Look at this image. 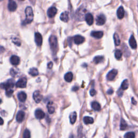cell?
Returning <instances> with one entry per match:
<instances>
[{
  "label": "cell",
  "instance_id": "obj_1",
  "mask_svg": "<svg viewBox=\"0 0 138 138\" xmlns=\"http://www.w3.org/2000/svg\"><path fill=\"white\" fill-rule=\"evenodd\" d=\"M25 13L26 15V19L24 21L23 24H28L31 23L34 19L33 10L32 8L30 7H26L25 10Z\"/></svg>",
  "mask_w": 138,
  "mask_h": 138
},
{
  "label": "cell",
  "instance_id": "obj_2",
  "mask_svg": "<svg viewBox=\"0 0 138 138\" xmlns=\"http://www.w3.org/2000/svg\"><path fill=\"white\" fill-rule=\"evenodd\" d=\"M49 43L52 52L56 54L58 49V41L56 37L54 35L50 36L49 38Z\"/></svg>",
  "mask_w": 138,
  "mask_h": 138
},
{
  "label": "cell",
  "instance_id": "obj_3",
  "mask_svg": "<svg viewBox=\"0 0 138 138\" xmlns=\"http://www.w3.org/2000/svg\"><path fill=\"white\" fill-rule=\"evenodd\" d=\"M0 86L2 89H5L6 91L9 90H12V88L14 86V82L12 79H9L7 81L5 82L0 85Z\"/></svg>",
  "mask_w": 138,
  "mask_h": 138
},
{
  "label": "cell",
  "instance_id": "obj_4",
  "mask_svg": "<svg viewBox=\"0 0 138 138\" xmlns=\"http://www.w3.org/2000/svg\"><path fill=\"white\" fill-rule=\"evenodd\" d=\"M106 17L104 15L100 14L96 17V24L98 25H102L105 23Z\"/></svg>",
  "mask_w": 138,
  "mask_h": 138
},
{
  "label": "cell",
  "instance_id": "obj_5",
  "mask_svg": "<svg viewBox=\"0 0 138 138\" xmlns=\"http://www.w3.org/2000/svg\"><path fill=\"white\" fill-rule=\"evenodd\" d=\"M118 74V71L115 69H113L111 70L109 72L107 73L106 78L108 80H113L115 78L116 76Z\"/></svg>",
  "mask_w": 138,
  "mask_h": 138
},
{
  "label": "cell",
  "instance_id": "obj_6",
  "mask_svg": "<svg viewBox=\"0 0 138 138\" xmlns=\"http://www.w3.org/2000/svg\"><path fill=\"white\" fill-rule=\"evenodd\" d=\"M26 83H27V80L26 78H21L16 83V86L19 88H25L26 86Z\"/></svg>",
  "mask_w": 138,
  "mask_h": 138
},
{
  "label": "cell",
  "instance_id": "obj_7",
  "mask_svg": "<svg viewBox=\"0 0 138 138\" xmlns=\"http://www.w3.org/2000/svg\"><path fill=\"white\" fill-rule=\"evenodd\" d=\"M33 98L36 103H39L43 99L42 94L39 91H34L33 94Z\"/></svg>",
  "mask_w": 138,
  "mask_h": 138
},
{
  "label": "cell",
  "instance_id": "obj_8",
  "mask_svg": "<svg viewBox=\"0 0 138 138\" xmlns=\"http://www.w3.org/2000/svg\"><path fill=\"white\" fill-rule=\"evenodd\" d=\"M17 8V4L14 0H9L8 8L10 12H15Z\"/></svg>",
  "mask_w": 138,
  "mask_h": 138
},
{
  "label": "cell",
  "instance_id": "obj_9",
  "mask_svg": "<svg viewBox=\"0 0 138 138\" xmlns=\"http://www.w3.org/2000/svg\"><path fill=\"white\" fill-rule=\"evenodd\" d=\"M57 12V9H56V8L54 7H50V8L47 10V15L49 17L52 18L56 15Z\"/></svg>",
  "mask_w": 138,
  "mask_h": 138
},
{
  "label": "cell",
  "instance_id": "obj_10",
  "mask_svg": "<svg viewBox=\"0 0 138 138\" xmlns=\"http://www.w3.org/2000/svg\"><path fill=\"white\" fill-rule=\"evenodd\" d=\"M34 38H35V42L38 46H41L43 43V38L41 34L39 33H36L34 34Z\"/></svg>",
  "mask_w": 138,
  "mask_h": 138
},
{
  "label": "cell",
  "instance_id": "obj_11",
  "mask_svg": "<svg viewBox=\"0 0 138 138\" xmlns=\"http://www.w3.org/2000/svg\"><path fill=\"white\" fill-rule=\"evenodd\" d=\"M85 20L89 25H91L93 23V17L91 13H87L85 16Z\"/></svg>",
  "mask_w": 138,
  "mask_h": 138
},
{
  "label": "cell",
  "instance_id": "obj_12",
  "mask_svg": "<svg viewBox=\"0 0 138 138\" xmlns=\"http://www.w3.org/2000/svg\"><path fill=\"white\" fill-rule=\"evenodd\" d=\"M73 41L76 44H80L83 43L85 41V38L82 36L80 35H76L74 36L73 37Z\"/></svg>",
  "mask_w": 138,
  "mask_h": 138
},
{
  "label": "cell",
  "instance_id": "obj_13",
  "mask_svg": "<svg viewBox=\"0 0 138 138\" xmlns=\"http://www.w3.org/2000/svg\"><path fill=\"white\" fill-rule=\"evenodd\" d=\"M34 115H35V116L37 119H40V120L43 119L45 117V115H46L45 113L41 109L36 110L35 113H34Z\"/></svg>",
  "mask_w": 138,
  "mask_h": 138
},
{
  "label": "cell",
  "instance_id": "obj_14",
  "mask_svg": "<svg viewBox=\"0 0 138 138\" xmlns=\"http://www.w3.org/2000/svg\"><path fill=\"white\" fill-rule=\"evenodd\" d=\"M10 63L12 65H17L19 64L20 62V58L18 57L17 56H15V55H13L10 58Z\"/></svg>",
  "mask_w": 138,
  "mask_h": 138
},
{
  "label": "cell",
  "instance_id": "obj_15",
  "mask_svg": "<svg viewBox=\"0 0 138 138\" xmlns=\"http://www.w3.org/2000/svg\"><path fill=\"white\" fill-rule=\"evenodd\" d=\"M25 116V113L22 111H18L16 115V120L18 123H21L24 120Z\"/></svg>",
  "mask_w": 138,
  "mask_h": 138
},
{
  "label": "cell",
  "instance_id": "obj_16",
  "mask_svg": "<svg viewBox=\"0 0 138 138\" xmlns=\"http://www.w3.org/2000/svg\"><path fill=\"white\" fill-rule=\"evenodd\" d=\"M116 15H117V16L119 19L121 20L124 17L125 10L123 7L121 6L118 9L117 12H116Z\"/></svg>",
  "mask_w": 138,
  "mask_h": 138
},
{
  "label": "cell",
  "instance_id": "obj_17",
  "mask_svg": "<svg viewBox=\"0 0 138 138\" xmlns=\"http://www.w3.org/2000/svg\"><path fill=\"white\" fill-rule=\"evenodd\" d=\"M129 46H131L132 49H135L137 48V42L135 41L134 37L132 35L131 36V37L129 38Z\"/></svg>",
  "mask_w": 138,
  "mask_h": 138
},
{
  "label": "cell",
  "instance_id": "obj_18",
  "mask_svg": "<svg viewBox=\"0 0 138 138\" xmlns=\"http://www.w3.org/2000/svg\"><path fill=\"white\" fill-rule=\"evenodd\" d=\"M103 31H92L91 33V36L93 37L100 39L103 36Z\"/></svg>",
  "mask_w": 138,
  "mask_h": 138
},
{
  "label": "cell",
  "instance_id": "obj_19",
  "mask_svg": "<svg viewBox=\"0 0 138 138\" xmlns=\"http://www.w3.org/2000/svg\"><path fill=\"white\" fill-rule=\"evenodd\" d=\"M26 94L24 92H20V93H18V94H17V97L18 99L21 102L24 103L25 102V100L26 99Z\"/></svg>",
  "mask_w": 138,
  "mask_h": 138
},
{
  "label": "cell",
  "instance_id": "obj_20",
  "mask_svg": "<svg viewBox=\"0 0 138 138\" xmlns=\"http://www.w3.org/2000/svg\"><path fill=\"white\" fill-rule=\"evenodd\" d=\"M60 20L64 22H67L69 20V12H62L60 16Z\"/></svg>",
  "mask_w": 138,
  "mask_h": 138
},
{
  "label": "cell",
  "instance_id": "obj_21",
  "mask_svg": "<svg viewBox=\"0 0 138 138\" xmlns=\"http://www.w3.org/2000/svg\"><path fill=\"white\" fill-rule=\"evenodd\" d=\"M85 11V9H82L81 8H79L77 11L76 15L78 20H80V18H82L81 17L84 16L85 15V13H84Z\"/></svg>",
  "mask_w": 138,
  "mask_h": 138
},
{
  "label": "cell",
  "instance_id": "obj_22",
  "mask_svg": "<svg viewBox=\"0 0 138 138\" xmlns=\"http://www.w3.org/2000/svg\"><path fill=\"white\" fill-rule=\"evenodd\" d=\"M92 108L95 111H99L101 110V106L99 103L97 102H93L91 104Z\"/></svg>",
  "mask_w": 138,
  "mask_h": 138
},
{
  "label": "cell",
  "instance_id": "obj_23",
  "mask_svg": "<svg viewBox=\"0 0 138 138\" xmlns=\"http://www.w3.org/2000/svg\"><path fill=\"white\" fill-rule=\"evenodd\" d=\"M64 79L66 81L70 83L72 80L73 79V74L72 72H69L67 73H66L64 76Z\"/></svg>",
  "mask_w": 138,
  "mask_h": 138
},
{
  "label": "cell",
  "instance_id": "obj_24",
  "mask_svg": "<svg viewBox=\"0 0 138 138\" xmlns=\"http://www.w3.org/2000/svg\"><path fill=\"white\" fill-rule=\"evenodd\" d=\"M84 123L87 125V124H92L93 123L94 120L92 118L90 117V116H85L83 119Z\"/></svg>",
  "mask_w": 138,
  "mask_h": 138
},
{
  "label": "cell",
  "instance_id": "obj_25",
  "mask_svg": "<svg viewBox=\"0 0 138 138\" xmlns=\"http://www.w3.org/2000/svg\"><path fill=\"white\" fill-rule=\"evenodd\" d=\"M77 119V113L75 112H73L70 115V121L71 124H74L75 123Z\"/></svg>",
  "mask_w": 138,
  "mask_h": 138
},
{
  "label": "cell",
  "instance_id": "obj_26",
  "mask_svg": "<svg viewBox=\"0 0 138 138\" xmlns=\"http://www.w3.org/2000/svg\"><path fill=\"white\" fill-rule=\"evenodd\" d=\"M52 102H50L47 105V108L48 109V112L50 114H53L55 112V107L52 105Z\"/></svg>",
  "mask_w": 138,
  "mask_h": 138
},
{
  "label": "cell",
  "instance_id": "obj_27",
  "mask_svg": "<svg viewBox=\"0 0 138 138\" xmlns=\"http://www.w3.org/2000/svg\"><path fill=\"white\" fill-rule=\"evenodd\" d=\"M29 73L30 75L33 77H36L38 75V71L37 70V69L36 68H32L30 70H29Z\"/></svg>",
  "mask_w": 138,
  "mask_h": 138
},
{
  "label": "cell",
  "instance_id": "obj_28",
  "mask_svg": "<svg viewBox=\"0 0 138 138\" xmlns=\"http://www.w3.org/2000/svg\"><path fill=\"white\" fill-rule=\"evenodd\" d=\"M128 86H129V84H128V80H127V79H125V80H124L123 81V83L121 84V89L123 90H126L128 88Z\"/></svg>",
  "mask_w": 138,
  "mask_h": 138
},
{
  "label": "cell",
  "instance_id": "obj_29",
  "mask_svg": "<svg viewBox=\"0 0 138 138\" xmlns=\"http://www.w3.org/2000/svg\"><path fill=\"white\" fill-rule=\"evenodd\" d=\"M104 60V57L101 56H98L95 57L93 59V62L95 64H99L102 62Z\"/></svg>",
  "mask_w": 138,
  "mask_h": 138
},
{
  "label": "cell",
  "instance_id": "obj_30",
  "mask_svg": "<svg viewBox=\"0 0 138 138\" xmlns=\"http://www.w3.org/2000/svg\"><path fill=\"white\" fill-rule=\"evenodd\" d=\"M127 127V124L126 121L124 119H121L120 122V129L121 130H125Z\"/></svg>",
  "mask_w": 138,
  "mask_h": 138
},
{
  "label": "cell",
  "instance_id": "obj_31",
  "mask_svg": "<svg viewBox=\"0 0 138 138\" xmlns=\"http://www.w3.org/2000/svg\"><path fill=\"white\" fill-rule=\"evenodd\" d=\"M113 38H114V40H115V44L116 46H119V45L120 44V38H119L118 34L116 33H115V34H114Z\"/></svg>",
  "mask_w": 138,
  "mask_h": 138
},
{
  "label": "cell",
  "instance_id": "obj_32",
  "mask_svg": "<svg viewBox=\"0 0 138 138\" xmlns=\"http://www.w3.org/2000/svg\"><path fill=\"white\" fill-rule=\"evenodd\" d=\"M123 55V53H122L121 51L120 50H116L115 51V57L116 59H120Z\"/></svg>",
  "mask_w": 138,
  "mask_h": 138
},
{
  "label": "cell",
  "instance_id": "obj_33",
  "mask_svg": "<svg viewBox=\"0 0 138 138\" xmlns=\"http://www.w3.org/2000/svg\"><path fill=\"white\" fill-rule=\"evenodd\" d=\"M124 138H135V133L132 132L127 133L125 135Z\"/></svg>",
  "mask_w": 138,
  "mask_h": 138
},
{
  "label": "cell",
  "instance_id": "obj_34",
  "mask_svg": "<svg viewBox=\"0 0 138 138\" xmlns=\"http://www.w3.org/2000/svg\"><path fill=\"white\" fill-rule=\"evenodd\" d=\"M23 138H30V132L28 129H26L24 132Z\"/></svg>",
  "mask_w": 138,
  "mask_h": 138
},
{
  "label": "cell",
  "instance_id": "obj_35",
  "mask_svg": "<svg viewBox=\"0 0 138 138\" xmlns=\"http://www.w3.org/2000/svg\"><path fill=\"white\" fill-rule=\"evenodd\" d=\"M12 42L15 44L17 45V46H21V42L20 41V39L17 38H14L12 39Z\"/></svg>",
  "mask_w": 138,
  "mask_h": 138
},
{
  "label": "cell",
  "instance_id": "obj_36",
  "mask_svg": "<svg viewBox=\"0 0 138 138\" xmlns=\"http://www.w3.org/2000/svg\"><path fill=\"white\" fill-rule=\"evenodd\" d=\"M90 93L91 96H94V95L96 94V91H95L94 89H92L90 90Z\"/></svg>",
  "mask_w": 138,
  "mask_h": 138
},
{
  "label": "cell",
  "instance_id": "obj_37",
  "mask_svg": "<svg viewBox=\"0 0 138 138\" xmlns=\"http://www.w3.org/2000/svg\"><path fill=\"white\" fill-rule=\"evenodd\" d=\"M118 95H119V96H120V97H121L122 95H123V90H122L121 89L119 90V91H118Z\"/></svg>",
  "mask_w": 138,
  "mask_h": 138
},
{
  "label": "cell",
  "instance_id": "obj_38",
  "mask_svg": "<svg viewBox=\"0 0 138 138\" xmlns=\"http://www.w3.org/2000/svg\"><path fill=\"white\" fill-rule=\"evenodd\" d=\"M52 66H53V63L52 62H50L48 63V64H47V66H48L49 69H51L52 68Z\"/></svg>",
  "mask_w": 138,
  "mask_h": 138
},
{
  "label": "cell",
  "instance_id": "obj_39",
  "mask_svg": "<svg viewBox=\"0 0 138 138\" xmlns=\"http://www.w3.org/2000/svg\"><path fill=\"white\" fill-rule=\"evenodd\" d=\"M113 93V90H112V89H109L107 91V93L108 94H112Z\"/></svg>",
  "mask_w": 138,
  "mask_h": 138
},
{
  "label": "cell",
  "instance_id": "obj_40",
  "mask_svg": "<svg viewBox=\"0 0 138 138\" xmlns=\"http://www.w3.org/2000/svg\"><path fill=\"white\" fill-rule=\"evenodd\" d=\"M132 103L133 105H135V104H137V102L135 100L134 98H132Z\"/></svg>",
  "mask_w": 138,
  "mask_h": 138
},
{
  "label": "cell",
  "instance_id": "obj_41",
  "mask_svg": "<svg viewBox=\"0 0 138 138\" xmlns=\"http://www.w3.org/2000/svg\"><path fill=\"white\" fill-rule=\"evenodd\" d=\"M79 89V87L77 86H74L72 88V91H76L77 90H78Z\"/></svg>",
  "mask_w": 138,
  "mask_h": 138
},
{
  "label": "cell",
  "instance_id": "obj_42",
  "mask_svg": "<svg viewBox=\"0 0 138 138\" xmlns=\"http://www.w3.org/2000/svg\"><path fill=\"white\" fill-rule=\"evenodd\" d=\"M3 123H4L3 120L2 119V118L0 117V125H3Z\"/></svg>",
  "mask_w": 138,
  "mask_h": 138
},
{
  "label": "cell",
  "instance_id": "obj_43",
  "mask_svg": "<svg viewBox=\"0 0 138 138\" xmlns=\"http://www.w3.org/2000/svg\"><path fill=\"white\" fill-rule=\"evenodd\" d=\"M69 138H74V135L73 134H71Z\"/></svg>",
  "mask_w": 138,
  "mask_h": 138
},
{
  "label": "cell",
  "instance_id": "obj_44",
  "mask_svg": "<svg viewBox=\"0 0 138 138\" xmlns=\"http://www.w3.org/2000/svg\"><path fill=\"white\" fill-rule=\"evenodd\" d=\"M20 1H24V0H20Z\"/></svg>",
  "mask_w": 138,
  "mask_h": 138
},
{
  "label": "cell",
  "instance_id": "obj_45",
  "mask_svg": "<svg viewBox=\"0 0 138 138\" xmlns=\"http://www.w3.org/2000/svg\"><path fill=\"white\" fill-rule=\"evenodd\" d=\"M0 1H3V0H0Z\"/></svg>",
  "mask_w": 138,
  "mask_h": 138
}]
</instances>
